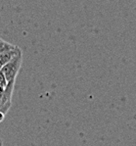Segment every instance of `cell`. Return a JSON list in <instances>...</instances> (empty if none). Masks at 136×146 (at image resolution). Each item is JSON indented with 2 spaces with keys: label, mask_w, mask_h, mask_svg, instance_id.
<instances>
[{
  "label": "cell",
  "mask_w": 136,
  "mask_h": 146,
  "mask_svg": "<svg viewBox=\"0 0 136 146\" xmlns=\"http://www.w3.org/2000/svg\"><path fill=\"white\" fill-rule=\"evenodd\" d=\"M4 90H5V87H3L2 85H0V97H1L2 93L4 92Z\"/></svg>",
  "instance_id": "obj_6"
},
{
  "label": "cell",
  "mask_w": 136,
  "mask_h": 146,
  "mask_svg": "<svg viewBox=\"0 0 136 146\" xmlns=\"http://www.w3.org/2000/svg\"><path fill=\"white\" fill-rule=\"evenodd\" d=\"M3 145V141L1 140V139H0V146H2Z\"/></svg>",
  "instance_id": "obj_7"
},
{
  "label": "cell",
  "mask_w": 136,
  "mask_h": 146,
  "mask_svg": "<svg viewBox=\"0 0 136 146\" xmlns=\"http://www.w3.org/2000/svg\"><path fill=\"white\" fill-rule=\"evenodd\" d=\"M15 87V82H8L7 86L5 87V90L2 93L0 97V112L5 115L8 113L9 109L11 107V101H12V95Z\"/></svg>",
  "instance_id": "obj_2"
},
{
  "label": "cell",
  "mask_w": 136,
  "mask_h": 146,
  "mask_svg": "<svg viewBox=\"0 0 136 146\" xmlns=\"http://www.w3.org/2000/svg\"><path fill=\"white\" fill-rule=\"evenodd\" d=\"M21 52H22V49L15 45L13 48L9 49V50L5 51L4 53L0 54V66L1 67L5 66L6 64H8L11 60L14 59L18 54H20Z\"/></svg>",
  "instance_id": "obj_3"
},
{
  "label": "cell",
  "mask_w": 136,
  "mask_h": 146,
  "mask_svg": "<svg viewBox=\"0 0 136 146\" xmlns=\"http://www.w3.org/2000/svg\"><path fill=\"white\" fill-rule=\"evenodd\" d=\"M1 69H2V67H1V66H0V71H1Z\"/></svg>",
  "instance_id": "obj_8"
},
{
  "label": "cell",
  "mask_w": 136,
  "mask_h": 146,
  "mask_svg": "<svg viewBox=\"0 0 136 146\" xmlns=\"http://www.w3.org/2000/svg\"><path fill=\"white\" fill-rule=\"evenodd\" d=\"M7 84H8V82H7V80H6L5 76L2 73V71H0V85H2L3 87H6Z\"/></svg>",
  "instance_id": "obj_5"
},
{
  "label": "cell",
  "mask_w": 136,
  "mask_h": 146,
  "mask_svg": "<svg viewBox=\"0 0 136 146\" xmlns=\"http://www.w3.org/2000/svg\"><path fill=\"white\" fill-rule=\"evenodd\" d=\"M15 45H13V44L9 43V42L5 41V40H3L2 38H0V54L4 53L5 51L9 50V49L13 48Z\"/></svg>",
  "instance_id": "obj_4"
},
{
  "label": "cell",
  "mask_w": 136,
  "mask_h": 146,
  "mask_svg": "<svg viewBox=\"0 0 136 146\" xmlns=\"http://www.w3.org/2000/svg\"><path fill=\"white\" fill-rule=\"evenodd\" d=\"M22 64H23V52L18 54L14 59L2 67L1 71L5 76L7 82H16V78L22 67Z\"/></svg>",
  "instance_id": "obj_1"
}]
</instances>
